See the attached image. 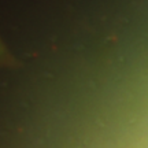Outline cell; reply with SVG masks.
I'll return each mask as SVG.
<instances>
[{
    "label": "cell",
    "mask_w": 148,
    "mask_h": 148,
    "mask_svg": "<svg viewBox=\"0 0 148 148\" xmlns=\"http://www.w3.org/2000/svg\"><path fill=\"white\" fill-rule=\"evenodd\" d=\"M4 55H5V51H4V48H3V45H1V42H0V62L4 59Z\"/></svg>",
    "instance_id": "6da1fadb"
}]
</instances>
